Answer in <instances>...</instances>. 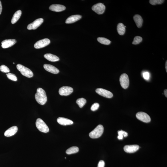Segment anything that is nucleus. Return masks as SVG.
<instances>
[{"mask_svg":"<svg viewBox=\"0 0 167 167\" xmlns=\"http://www.w3.org/2000/svg\"><path fill=\"white\" fill-rule=\"evenodd\" d=\"M118 139L121 140L123 139V136L124 137H127L128 135V133L125 131L123 130L119 131L118 132Z\"/></svg>","mask_w":167,"mask_h":167,"instance_id":"26","label":"nucleus"},{"mask_svg":"<svg viewBox=\"0 0 167 167\" xmlns=\"http://www.w3.org/2000/svg\"><path fill=\"white\" fill-rule=\"evenodd\" d=\"M165 69H166V72H167V61H166V62H165Z\"/></svg>","mask_w":167,"mask_h":167,"instance_id":"36","label":"nucleus"},{"mask_svg":"<svg viewBox=\"0 0 167 167\" xmlns=\"http://www.w3.org/2000/svg\"><path fill=\"white\" fill-rule=\"evenodd\" d=\"M49 10L55 12H60L66 9L65 6L60 4H52L50 6Z\"/></svg>","mask_w":167,"mask_h":167,"instance_id":"15","label":"nucleus"},{"mask_svg":"<svg viewBox=\"0 0 167 167\" xmlns=\"http://www.w3.org/2000/svg\"><path fill=\"white\" fill-rule=\"evenodd\" d=\"M17 127L16 126H13L6 131L4 134V136L6 137L13 136L17 133Z\"/></svg>","mask_w":167,"mask_h":167,"instance_id":"17","label":"nucleus"},{"mask_svg":"<svg viewBox=\"0 0 167 167\" xmlns=\"http://www.w3.org/2000/svg\"><path fill=\"white\" fill-rule=\"evenodd\" d=\"M17 69L24 76L31 78L33 76V72L29 69L21 64H18L16 66Z\"/></svg>","mask_w":167,"mask_h":167,"instance_id":"3","label":"nucleus"},{"mask_svg":"<svg viewBox=\"0 0 167 167\" xmlns=\"http://www.w3.org/2000/svg\"><path fill=\"white\" fill-rule=\"evenodd\" d=\"M16 42L15 39H10L3 41L1 42V47L3 48H7L12 47Z\"/></svg>","mask_w":167,"mask_h":167,"instance_id":"12","label":"nucleus"},{"mask_svg":"<svg viewBox=\"0 0 167 167\" xmlns=\"http://www.w3.org/2000/svg\"><path fill=\"white\" fill-rule=\"evenodd\" d=\"M92 10L98 14H102L104 13L106 9L105 6L101 3H98L92 6Z\"/></svg>","mask_w":167,"mask_h":167,"instance_id":"6","label":"nucleus"},{"mask_svg":"<svg viewBox=\"0 0 167 167\" xmlns=\"http://www.w3.org/2000/svg\"><path fill=\"white\" fill-rule=\"evenodd\" d=\"M50 41L48 39H44L38 41L34 44V47L36 49H40L44 48L49 44Z\"/></svg>","mask_w":167,"mask_h":167,"instance_id":"10","label":"nucleus"},{"mask_svg":"<svg viewBox=\"0 0 167 167\" xmlns=\"http://www.w3.org/2000/svg\"><path fill=\"white\" fill-rule=\"evenodd\" d=\"M164 95L165 96V97H167V90L166 89H165L164 91Z\"/></svg>","mask_w":167,"mask_h":167,"instance_id":"35","label":"nucleus"},{"mask_svg":"<svg viewBox=\"0 0 167 167\" xmlns=\"http://www.w3.org/2000/svg\"><path fill=\"white\" fill-rule=\"evenodd\" d=\"M99 107V104L98 103H95L92 104L91 107V110L92 111H95L98 109Z\"/></svg>","mask_w":167,"mask_h":167,"instance_id":"31","label":"nucleus"},{"mask_svg":"<svg viewBox=\"0 0 167 167\" xmlns=\"http://www.w3.org/2000/svg\"><path fill=\"white\" fill-rule=\"evenodd\" d=\"M36 126L41 132L44 133H47L49 132V128L46 124L40 118H38L36 122Z\"/></svg>","mask_w":167,"mask_h":167,"instance_id":"4","label":"nucleus"},{"mask_svg":"<svg viewBox=\"0 0 167 167\" xmlns=\"http://www.w3.org/2000/svg\"><path fill=\"white\" fill-rule=\"evenodd\" d=\"M6 75H7V78L9 79L13 80L14 81H16L17 80V78L15 74L13 73H8L6 74Z\"/></svg>","mask_w":167,"mask_h":167,"instance_id":"29","label":"nucleus"},{"mask_svg":"<svg viewBox=\"0 0 167 167\" xmlns=\"http://www.w3.org/2000/svg\"><path fill=\"white\" fill-rule=\"evenodd\" d=\"M44 57L49 61L57 62L60 60V59L57 56L51 54H47L44 55Z\"/></svg>","mask_w":167,"mask_h":167,"instance_id":"20","label":"nucleus"},{"mask_svg":"<svg viewBox=\"0 0 167 167\" xmlns=\"http://www.w3.org/2000/svg\"><path fill=\"white\" fill-rule=\"evenodd\" d=\"M22 13V11L20 10H18L15 12L11 20V23L12 24H14L17 22L20 18Z\"/></svg>","mask_w":167,"mask_h":167,"instance_id":"21","label":"nucleus"},{"mask_svg":"<svg viewBox=\"0 0 167 167\" xmlns=\"http://www.w3.org/2000/svg\"><path fill=\"white\" fill-rule=\"evenodd\" d=\"M139 146L138 145H125L124 147V150L125 152L132 153L136 152L139 149Z\"/></svg>","mask_w":167,"mask_h":167,"instance_id":"13","label":"nucleus"},{"mask_svg":"<svg viewBox=\"0 0 167 167\" xmlns=\"http://www.w3.org/2000/svg\"><path fill=\"white\" fill-rule=\"evenodd\" d=\"M43 21V19L42 18L36 19L33 22L29 24L27 26V29L29 30H36L41 25Z\"/></svg>","mask_w":167,"mask_h":167,"instance_id":"8","label":"nucleus"},{"mask_svg":"<svg viewBox=\"0 0 167 167\" xmlns=\"http://www.w3.org/2000/svg\"><path fill=\"white\" fill-rule=\"evenodd\" d=\"M35 97L36 101L41 105H44L47 102V97L46 92L42 88L37 89Z\"/></svg>","mask_w":167,"mask_h":167,"instance_id":"1","label":"nucleus"},{"mask_svg":"<svg viewBox=\"0 0 167 167\" xmlns=\"http://www.w3.org/2000/svg\"><path fill=\"white\" fill-rule=\"evenodd\" d=\"M104 132V127L102 125H99L89 133V136L91 138H98L102 135Z\"/></svg>","mask_w":167,"mask_h":167,"instance_id":"2","label":"nucleus"},{"mask_svg":"<svg viewBox=\"0 0 167 167\" xmlns=\"http://www.w3.org/2000/svg\"><path fill=\"white\" fill-rule=\"evenodd\" d=\"M144 78L145 80H148L150 78V74L148 72H145L143 73Z\"/></svg>","mask_w":167,"mask_h":167,"instance_id":"32","label":"nucleus"},{"mask_svg":"<svg viewBox=\"0 0 167 167\" xmlns=\"http://www.w3.org/2000/svg\"><path fill=\"white\" fill-rule=\"evenodd\" d=\"M82 16L79 15H72L66 20L65 23L66 24H72L77 22L81 19Z\"/></svg>","mask_w":167,"mask_h":167,"instance_id":"16","label":"nucleus"},{"mask_svg":"<svg viewBox=\"0 0 167 167\" xmlns=\"http://www.w3.org/2000/svg\"><path fill=\"white\" fill-rule=\"evenodd\" d=\"M77 104L78 105L79 107L80 108L82 107L86 103V100L84 98L78 99L76 101Z\"/></svg>","mask_w":167,"mask_h":167,"instance_id":"25","label":"nucleus"},{"mask_svg":"<svg viewBox=\"0 0 167 167\" xmlns=\"http://www.w3.org/2000/svg\"><path fill=\"white\" fill-rule=\"evenodd\" d=\"M97 40L98 41L103 44L108 45L110 44L111 42L109 39L105 38L103 37H99L98 38Z\"/></svg>","mask_w":167,"mask_h":167,"instance_id":"24","label":"nucleus"},{"mask_svg":"<svg viewBox=\"0 0 167 167\" xmlns=\"http://www.w3.org/2000/svg\"><path fill=\"white\" fill-rule=\"evenodd\" d=\"M136 116L138 119L144 122L148 123L151 121L149 115L145 112H140L136 114Z\"/></svg>","mask_w":167,"mask_h":167,"instance_id":"7","label":"nucleus"},{"mask_svg":"<svg viewBox=\"0 0 167 167\" xmlns=\"http://www.w3.org/2000/svg\"><path fill=\"white\" fill-rule=\"evenodd\" d=\"M79 151V149L78 147L73 146L68 149L66 152L67 154H71L78 153Z\"/></svg>","mask_w":167,"mask_h":167,"instance_id":"23","label":"nucleus"},{"mask_svg":"<svg viewBox=\"0 0 167 167\" xmlns=\"http://www.w3.org/2000/svg\"><path fill=\"white\" fill-rule=\"evenodd\" d=\"M96 92L98 95L105 98H111L113 97V94L111 92L102 88L97 89Z\"/></svg>","mask_w":167,"mask_h":167,"instance_id":"9","label":"nucleus"},{"mask_svg":"<svg viewBox=\"0 0 167 167\" xmlns=\"http://www.w3.org/2000/svg\"><path fill=\"white\" fill-rule=\"evenodd\" d=\"M73 89L72 88L69 86H63L59 89V94L61 96L69 95L73 92Z\"/></svg>","mask_w":167,"mask_h":167,"instance_id":"11","label":"nucleus"},{"mask_svg":"<svg viewBox=\"0 0 167 167\" xmlns=\"http://www.w3.org/2000/svg\"><path fill=\"white\" fill-rule=\"evenodd\" d=\"M119 81L121 86L124 89H126L128 87L129 84V80L127 74L123 73L120 77Z\"/></svg>","mask_w":167,"mask_h":167,"instance_id":"5","label":"nucleus"},{"mask_svg":"<svg viewBox=\"0 0 167 167\" xmlns=\"http://www.w3.org/2000/svg\"><path fill=\"white\" fill-rule=\"evenodd\" d=\"M142 37L139 36H136L134 39V40L133 42V44L136 45L140 43L142 41Z\"/></svg>","mask_w":167,"mask_h":167,"instance_id":"27","label":"nucleus"},{"mask_svg":"<svg viewBox=\"0 0 167 167\" xmlns=\"http://www.w3.org/2000/svg\"><path fill=\"white\" fill-rule=\"evenodd\" d=\"M43 67L45 70L51 73L57 74L60 72L58 69L52 65L45 64L44 65Z\"/></svg>","mask_w":167,"mask_h":167,"instance_id":"14","label":"nucleus"},{"mask_svg":"<svg viewBox=\"0 0 167 167\" xmlns=\"http://www.w3.org/2000/svg\"><path fill=\"white\" fill-rule=\"evenodd\" d=\"M105 163L104 161H100L98 163V166L97 167H104Z\"/></svg>","mask_w":167,"mask_h":167,"instance_id":"33","label":"nucleus"},{"mask_svg":"<svg viewBox=\"0 0 167 167\" xmlns=\"http://www.w3.org/2000/svg\"><path fill=\"white\" fill-rule=\"evenodd\" d=\"M117 30L119 35H123L125 32V28L124 27V24L122 23H119L118 24L117 26Z\"/></svg>","mask_w":167,"mask_h":167,"instance_id":"22","label":"nucleus"},{"mask_svg":"<svg viewBox=\"0 0 167 167\" xmlns=\"http://www.w3.org/2000/svg\"><path fill=\"white\" fill-rule=\"evenodd\" d=\"M2 4H1V1H0V15H1L2 12Z\"/></svg>","mask_w":167,"mask_h":167,"instance_id":"34","label":"nucleus"},{"mask_svg":"<svg viewBox=\"0 0 167 167\" xmlns=\"http://www.w3.org/2000/svg\"><path fill=\"white\" fill-rule=\"evenodd\" d=\"M164 1L163 0H150L149 2L150 4L152 5H156L157 4H161L164 2Z\"/></svg>","mask_w":167,"mask_h":167,"instance_id":"28","label":"nucleus"},{"mask_svg":"<svg viewBox=\"0 0 167 167\" xmlns=\"http://www.w3.org/2000/svg\"><path fill=\"white\" fill-rule=\"evenodd\" d=\"M133 20L138 28H141L143 22V20L142 17L140 15L136 14L133 16Z\"/></svg>","mask_w":167,"mask_h":167,"instance_id":"19","label":"nucleus"},{"mask_svg":"<svg viewBox=\"0 0 167 167\" xmlns=\"http://www.w3.org/2000/svg\"><path fill=\"white\" fill-rule=\"evenodd\" d=\"M0 71L4 73H8L10 72V70L9 68L4 65H1L0 66Z\"/></svg>","mask_w":167,"mask_h":167,"instance_id":"30","label":"nucleus"},{"mask_svg":"<svg viewBox=\"0 0 167 167\" xmlns=\"http://www.w3.org/2000/svg\"><path fill=\"white\" fill-rule=\"evenodd\" d=\"M57 121L60 125L64 126L71 125L73 123V122L71 120L63 117L58 118Z\"/></svg>","mask_w":167,"mask_h":167,"instance_id":"18","label":"nucleus"},{"mask_svg":"<svg viewBox=\"0 0 167 167\" xmlns=\"http://www.w3.org/2000/svg\"><path fill=\"white\" fill-rule=\"evenodd\" d=\"M13 63V64H15V63Z\"/></svg>","mask_w":167,"mask_h":167,"instance_id":"37","label":"nucleus"}]
</instances>
